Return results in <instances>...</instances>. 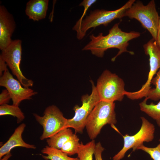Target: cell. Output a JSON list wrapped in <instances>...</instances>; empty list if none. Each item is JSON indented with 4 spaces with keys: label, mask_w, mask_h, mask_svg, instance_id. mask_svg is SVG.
Segmentation results:
<instances>
[{
    "label": "cell",
    "mask_w": 160,
    "mask_h": 160,
    "mask_svg": "<svg viewBox=\"0 0 160 160\" xmlns=\"http://www.w3.org/2000/svg\"><path fill=\"white\" fill-rule=\"evenodd\" d=\"M156 74L151 82V84L154 85L155 87L151 88L149 91L145 99L147 101L148 99L157 101L160 99V68Z\"/></svg>",
    "instance_id": "44dd1931"
},
{
    "label": "cell",
    "mask_w": 160,
    "mask_h": 160,
    "mask_svg": "<svg viewBox=\"0 0 160 160\" xmlns=\"http://www.w3.org/2000/svg\"><path fill=\"white\" fill-rule=\"evenodd\" d=\"M11 152H9L4 156L0 160H8L12 156Z\"/></svg>",
    "instance_id": "83f0119b"
},
{
    "label": "cell",
    "mask_w": 160,
    "mask_h": 160,
    "mask_svg": "<svg viewBox=\"0 0 160 160\" xmlns=\"http://www.w3.org/2000/svg\"><path fill=\"white\" fill-rule=\"evenodd\" d=\"M142 125L140 129L135 134L131 136L126 134L123 136L124 144L121 150L113 158V160H120L124 157L129 149L132 148L134 151L143 144L144 142L152 141L154 138V125L143 117H141Z\"/></svg>",
    "instance_id": "ba28073f"
},
{
    "label": "cell",
    "mask_w": 160,
    "mask_h": 160,
    "mask_svg": "<svg viewBox=\"0 0 160 160\" xmlns=\"http://www.w3.org/2000/svg\"><path fill=\"white\" fill-rule=\"evenodd\" d=\"M115 108L114 103L101 100L95 106L87 119L85 127L90 139H95L106 124H116Z\"/></svg>",
    "instance_id": "7a4b0ae2"
},
{
    "label": "cell",
    "mask_w": 160,
    "mask_h": 160,
    "mask_svg": "<svg viewBox=\"0 0 160 160\" xmlns=\"http://www.w3.org/2000/svg\"><path fill=\"white\" fill-rule=\"evenodd\" d=\"M48 0H30L27 3L25 13L29 18L39 21L46 17Z\"/></svg>",
    "instance_id": "5bb4252c"
},
{
    "label": "cell",
    "mask_w": 160,
    "mask_h": 160,
    "mask_svg": "<svg viewBox=\"0 0 160 160\" xmlns=\"http://www.w3.org/2000/svg\"><path fill=\"white\" fill-rule=\"evenodd\" d=\"M96 0H84L80 4L79 6H83L84 7V11L82 16L80 19L76 22L73 28V30L76 31L78 30L81 23L83 20V18L89 7L96 2Z\"/></svg>",
    "instance_id": "603a6c76"
},
{
    "label": "cell",
    "mask_w": 160,
    "mask_h": 160,
    "mask_svg": "<svg viewBox=\"0 0 160 160\" xmlns=\"http://www.w3.org/2000/svg\"><path fill=\"white\" fill-rule=\"evenodd\" d=\"M22 53V41L17 39L12 40L9 45L2 50L0 56L23 87L29 88L33 86V82L26 78L21 71L20 64Z\"/></svg>",
    "instance_id": "9c48e42d"
},
{
    "label": "cell",
    "mask_w": 160,
    "mask_h": 160,
    "mask_svg": "<svg viewBox=\"0 0 160 160\" xmlns=\"http://www.w3.org/2000/svg\"><path fill=\"white\" fill-rule=\"evenodd\" d=\"M33 115L36 121L43 128V132L40 138L41 140L48 139L60 130L67 128L68 119L64 116L61 111L55 105L47 107L42 116L35 113Z\"/></svg>",
    "instance_id": "52a82bcc"
},
{
    "label": "cell",
    "mask_w": 160,
    "mask_h": 160,
    "mask_svg": "<svg viewBox=\"0 0 160 160\" xmlns=\"http://www.w3.org/2000/svg\"><path fill=\"white\" fill-rule=\"evenodd\" d=\"M42 153L47 155H41L46 160H79L78 157L72 158L60 150L46 146L41 150Z\"/></svg>",
    "instance_id": "e0dca14e"
},
{
    "label": "cell",
    "mask_w": 160,
    "mask_h": 160,
    "mask_svg": "<svg viewBox=\"0 0 160 160\" xmlns=\"http://www.w3.org/2000/svg\"><path fill=\"white\" fill-rule=\"evenodd\" d=\"M156 41L158 46L160 49V16L159 17V28Z\"/></svg>",
    "instance_id": "4316f807"
},
{
    "label": "cell",
    "mask_w": 160,
    "mask_h": 160,
    "mask_svg": "<svg viewBox=\"0 0 160 160\" xmlns=\"http://www.w3.org/2000/svg\"><path fill=\"white\" fill-rule=\"evenodd\" d=\"M159 143L154 148H149L143 144L137 148V150H141L148 153L153 160H160V138L159 140Z\"/></svg>",
    "instance_id": "7402d4cb"
},
{
    "label": "cell",
    "mask_w": 160,
    "mask_h": 160,
    "mask_svg": "<svg viewBox=\"0 0 160 160\" xmlns=\"http://www.w3.org/2000/svg\"><path fill=\"white\" fill-rule=\"evenodd\" d=\"M73 134L71 129L65 128L47 139V142L49 146L60 150Z\"/></svg>",
    "instance_id": "9a60e30c"
},
{
    "label": "cell",
    "mask_w": 160,
    "mask_h": 160,
    "mask_svg": "<svg viewBox=\"0 0 160 160\" xmlns=\"http://www.w3.org/2000/svg\"><path fill=\"white\" fill-rule=\"evenodd\" d=\"M123 80L106 70L97 80L96 88L100 100L111 103L121 101L125 95Z\"/></svg>",
    "instance_id": "5b68a950"
},
{
    "label": "cell",
    "mask_w": 160,
    "mask_h": 160,
    "mask_svg": "<svg viewBox=\"0 0 160 160\" xmlns=\"http://www.w3.org/2000/svg\"><path fill=\"white\" fill-rule=\"evenodd\" d=\"M25 126V124H21L15 129L7 142L0 148V159L7 153L10 152L12 149L17 147L33 149L36 148L35 145L25 143L22 138V134Z\"/></svg>",
    "instance_id": "4fadbf2b"
},
{
    "label": "cell",
    "mask_w": 160,
    "mask_h": 160,
    "mask_svg": "<svg viewBox=\"0 0 160 160\" xmlns=\"http://www.w3.org/2000/svg\"><path fill=\"white\" fill-rule=\"evenodd\" d=\"M11 99L10 95L6 89L3 90L0 94V105H2L7 104Z\"/></svg>",
    "instance_id": "cb8c5ba5"
},
{
    "label": "cell",
    "mask_w": 160,
    "mask_h": 160,
    "mask_svg": "<svg viewBox=\"0 0 160 160\" xmlns=\"http://www.w3.org/2000/svg\"><path fill=\"white\" fill-rule=\"evenodd\" d=\"M7 65L0 56V76H2L4 72L8 70L7 68Z\"/></svg>",
    "instance_id": "484cf974"
},
{
    "label": "cell",
    "mask_w": 160,
    "mask_h": 160,
    "mask_svg": "<svg viewBox=\"0 0 160 160\" xmlns=\"http://www.w3.org/2000/svg\"><path fill=\"white\" fill-rule=\"evenodd\" d=\"M104 148L102 146L100 142L96 144L94 155L95 160H103L102 156V153Z\"/></svg>",
    "instance_id": "d4e9b609"
},
{
    "label": "cell",
    "mask_w": 160,
    "mask_h": 160,
    "mask_svg": "<svg viewBox=\"0 0 160 160\" xmlns=\"http://www.w3.org/2000/svg\"><path fill=\"white\" fill-rule=\"evenodd\" d=\"M125 16L138 21L143 27L149 32L152 38L156 40L160 16L154 0H151L146 5H144L140 1H135L126 10Z\"/></svg>",
    "instance_id": "277c9868"
},
{
    "label": "cell",
    "mask_w": 160,
    "mask_h": 160,
    "mask_svg": "<svg viewBox=\"0 0 160 160\" xmlns=\"http://www.w3.org/2000/svg\"><path fill=\"white\" fill-rule=\"evenodd\" d=\"M0 86L6 88L9 93L13 105L19 106L23 100H30L37 92L29 88L22 86L20 82L15 79L8 70L0 78Z\"/></svg>",
    "instance_id": "8fae6325"
},
{
    "label": "cell",
    "mask_w": 160,
    "mask_h": 160,
    "mask_svg": "<svg viewBox=\"0 0 160 160\" xmlns=\"http://www.w3.org/2000/svg\"><path fill=\"white\" fill-rule=\"evenodd\" d=\"M79 139L75 134L64 144L60 150L68 156L77 154L80 143Z\"/></svg>",
    "instance_id": "ffe728a7"
},
{
    "label": "cell",
    "mask_w": 160,
    "mask_h": 160,
    "mask_svg": "<svg viewBox=\"0 0 160 160\" xmlns=\"http://www.w3.org/2000/svg\"><path fill=\"white\" fill-rule=\"evenodd\" d=\"M91 82L92 85L91 94L82 96L81 106L75 105L73 108L75 112L74 116L71 119H68L66 127L73 128L76 133H83L88 116L95 106L100 101L95 86L92 80Z\"/></svg>",
    "instance_id": "8992f818"
},
{
    "label": "cell",
    "mask_w": 160,
    "mask_h": 160,
    "mask_svg": "<svg viewBox=\"0 0 160 160\" xmlns=\"http://www.w3.org/2000/svg\"><path fill=\"white\" fill-rule=\"evenodd\" d=\"M95 145L94 140L85 144L80 143L77 153L79 160H93Z\"/></svg>",
    "instance_id": "ac0fdd59"
},
{
    "label": "cell",
    "mask_w": 160,
    "mask_h": 160,
    "mask_svg": "<svg viewBox=\"0 0 160 160\" xmlns=\"http://www.w3.org/2000/svg\"><path fill=\"white\" fill-rule=\"evenodd\" d=\"M147 102L144 99L139 103L140 110L154 120L160 127V101L156 104L153 102L148 104Z\"/></svg>",
    "instance_id": "2e32d148"
},
{
    "label": "cell",
    "mask_w": 160,
    "mask_h": 160,
    "mask_svg": "<svg viewBox=\"0 0 160 160\" xmlns=\"http://www.w3.org/2000/svg\"><path fill=\"white\" fill-rule=\"evenodd\" d=\"M10 115L17 118V122H21L25 116L19 106L6 104L0 106V116Z\"/></svg>",
    "instance_id": "d6986e66"
},
{
    "label": "cell",
    "mask_w": 160,
    "mask_h": 160,
    "mask_svg": "<svg viewBox=\"0 0 160 160\" xmlns=\"http://www.w3.org/2000/svg\"><path fill=\"white\" fill-rule=\"evenodd\" d=\"M143 47L145 54L149 56L150 71L147 81L138 91L131 92L130 96L133 100L145 97L151 88V82L154 76L160 68V49L156 41L152 38Z\"/></svg>",
    "instance_id": "30bf717a"
},
{
    "label": "cell",
    "mask_w": 160,
    "mask_h": 160,
    "mask_svg": "<svg viewBox=\"0 0 160 160\" xmlns=\"http://www.w3.org/2000/svg\"><path fill=\"white\" fill-rule=\"evenodd\" d=\"M119 23L115 24L109 30L105 36L100 33L97 36L93 34L89 36L90 42L82 49L83 50H89L92 54L98 57H102L105 51L111 48L119 49L117 55L111 59L114 61L116 58L122 53L128 52L131 55L134 53L128 51L127 48L130 40L139 37L140 33L132 31L129 32L122 31L119 27Z\"/></svg>",
    "instance_id": "6da1fadb"
},
{
    "label": "cell",
    "mask_w": 160,
    "mask_h": 160,
    "mask_svg": "<svg viewBox=\"0 0 160 160\" xmlns=\"http://www.w3.org/2000/svg\"><path fill=\"white\" fill-rule=\"evenodd\" d=\"M129 0L121 8L113 11L96 9L91 11L89 15L83 19L77 32V38L81 40L85 36L87 31L90 28H95L101 25L107 26L114 20L121 19L124 17L126 10L135 1Z\"/></svg>",
    "instance_id": "3957f363"
},
{
    "label": "cell",
    "mask_w": 160,
    "mask_h": 160,
    "mask_svg": "<svg viewBox=\"0 0 160 160\" xmlns=\"http://www.w3.org/2000/svg\"><path fill=\"white\" fill-rule=\"evenodd\" d=\"M13 16L4 5L0 6V49L6 48L13 40L11 37L16 28Z\"/></svg>",
    "instance_id": "7c38bea8"
}]
</instances>
